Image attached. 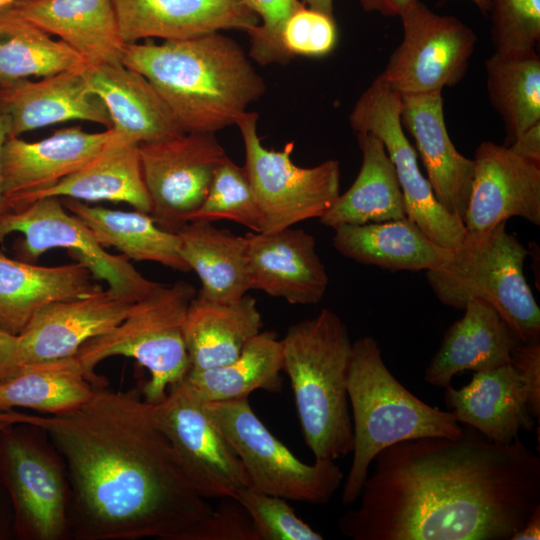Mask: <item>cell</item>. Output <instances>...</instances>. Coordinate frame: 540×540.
I'll list each match as a JSON object with an SVG mask.
<instances>
[{"instance_id":"obj_20","label":"cell","mask_w":540,"mask_h":540,"mask_svg":"<svg viewBox=\"0 0 540 540\" xmlns=\"http://www.w3.org/2000/svg\"><path fill=\"white\" fill-rule=\"evenodd\" d=\"M125 44L150 38L183 40L260 24L246 0H112Z\"/></svg>"},{"instance_id":"obj_19","label":"cell","mask_w":540,"mask_h":540,"mask_svg":"<svg viewBox=\"0 0 540 540\" xmlns=\"http://www.w3.org/2000/svg\"><path fill=\"white\" fill-rule=\"evenodd\" d=\"M245 237L250 289L290 304L314 305L322 300L329 278L311 234L288 227Z\"/></svg>"},{"instance_id":"obj_25","label":"cell","mask_w":540,"mask_h":540,"mask_svg":"<svg viewBox=\"0 0 540 540\" xmlns=\"http://www.w3.org/2000/svg\"><path fill=\"white\" fill-rule=\"evenodd\" d=\"M463 310L425 369L424 380L432 386L445 388L463 371L481 372L509 364L511 351L520 341L487 302L470 299Z\"/></svg>"},{"instance_id":"obj_49","label":"cell","mask_w":540,"mask_h":540,"mask_svg":"<svg viewBox=\"0 0 540 540\" xmlns=\"http://www.w3.org/2000/svg\"><path fill=\"white\" fill-rule=\"evenodd\" d=\"M302 2L310 9L335 17L333 0H302Z\"/></svg>"},{"instance_id":"obj_52","label":"cell","mask_w":540,"mask_h":540,"mask_svg":"<svg viewBox=\"0 0 540 540\" xmlns=\"http://www.w3.org/2000/svg\"><path fill=\"white\" fill-rule=\"evenodd\" d=\"M13 0H0V9L9 6Z\"/></svg>"},{"instance_id":"obj_3","label":"cell","mask_w":540,"mask_h":540,"mask_svg":"<svg viewBox=\"0 0 540 540\" xmlns=\"http://www.w3.org/2000/svg\"><path fill=\"white\" fill-rule=\"evenodd\" d=\"M122 63L149 80L184 133L236 124L266 91L243 48L220 32L126 44Z\"/></svg>"},{"instance_id":"obj_23","label":"cell","mask_w":540,"mask_h":540,"mask_svg":"<svg viewBox=\"0 0 540 540\" xmlns=\"http://www.w3.org/2000/svg\"><path fill=\"white\" fill-rule=\"evenodd\" d=\"M444 403L458 423L499 444L512 443L520 431H532L536 424L524 384L510 364L475 372L460 389L445 387Z\"/></svg>"},{"instance_id":"obj_13","label":"cell","mask_w":540,"mask_h":540,"mask_svg":"<svg viewBox=\"0 0 540 540\" xmlns=\"http://www.w3.org/2000/svg\"><path fill=\"white\" fill-rule=\"evenodd\" d=\"M150 404L157 426L203 498H236L241 489L250 486L237 453L186 379L171 386L160 402Z\"/></svg>"},{"instance_id":"obj_39","label":"cell","mask_w":540,"mask_h":540,"mask_svg":"<svg viewBox=\"0 0 540 540\" xmlns=\"http://www.w3.org/2000/svg\"><path fill=\"white\" fill-rule=\"evenodd\" d=\"M495 52L521 55L536 51L540 40V0H489Z\"/></svg>"},{"instance_id":"obj_45","label":"cell","mask_w":540,"mask_h":540,"mask_svg":"<svg viewBox=\"0 0 540 540\" xmlns=\"http://www.w3.org/2000/svg\"><path fill=\"white\" fill-rule=\"evenodd\" d=\"M22 367L17 336L0 330V384L17 375Z\"/></svg>"},{"instance_id":"obj_22","label":"cell","mask_w":540,"mask_h":540,"mask_svg":"<svg viewBox=\"0 0 540 540\" xmlns=\"http://www.w3.org/2000/svg\"><path fill=\"white\" fill-rule=\"evenodd\" d=\"M400 96L401 124L416 143L435 197L448 212L463 221L474 161L460 154L449 137L441 91Z\"/></svg>"},{"instance_id":"obj_40","label":"cell","mask_w":540,"mask_h":540,"mask_svg":"<svg viewBox=\"0 0 540 540\" xmlns=\"http://www.w3.org/2000/svg\"><path fill=\"white\" fill-rule=\"evenodd\" d=\"M249 513L258 540H322L323 536L299 518L286 499L265 494L251 486L236 498Z\"/></svg>"},{"instance_id":"obj_34","label":"cell","mask_w":540,"mask_h":540,"mask_svg":"<svg viewBox=\"0 0 540 540\" xmlns=\"http://www.w3.org/2000/svg\"><path fill=\"white\" fill-rule=\"evenodd\" d=\"M282 370L281 340L272 331H261L231 362L211 369H190L185 379L205 401H234L248 398L257 389L279 392Z\"/></svg>"},{"instance_id":"obj_47","label":"cell","mask_w":540,"mask_h":540,"mask_svg":"<svg viewBox=\"0 0 540 540\" xmlns=\"http://www.w3.org/2000/svg\"><path fill=\"white\" fill-rule=\"evenodd\" d=\"M366 12H378L384 16H400L417 0H358Z\"/></svg>"},{"instance_id":"obj_41","label":"cell","mask_w":540,"mask_h":540,"mask_svg":"<svg viewBox=\"0 0 540 540\" xmlns=\"http://www.w3.org/2000/svg\"><path fill=\"white\" fill-rule=\"evenodd\" d=\"M260 24L250 36L249 57L260 65L286 64L292 57L282 42V31L289 17L305 6L300 0H246Z\"/></svg>"},{"instance_id":"obj_7","label":"cell","mask_w":540,"mask_h":540,"mask_svg":"<svg viewBox=\"0 0 540 540\" xmlns=\"http://www.w3.org/2000/svg\"><path fill=\"white\" fill-rule=\"evenodd\" d=\"M528 250L506 230V222L468 233L442 268L426 279L438 300L463 310L470 299L490 304L521 341L540 340V308L525 279Z\"/></svg>"},{"instance_id":"obj_18","label":"cell","mask_w":540,"mask_h":540,"mask_svg":"<svg viewBox=\"0 0 540 540\" xmlns=\"http://www.w3.org/2000/svg\"><path fill=\"white\" fill-rule=\"evenodd\" d=\"M111 135L112 129L90 133L73 126L36 142L7 137L1 159L4 212L18 210L31 195L77 171L105 146Z\"/></svg>"},{"instance_id":"obj_2","label":"cell","mask_w":540,"mask_h":540,"mask_svg":"<svg viewBox=\"0 0 540 540\" xmlns=\"http://www.w3.org/2000/svg\"><path fill=\"white\" fill-rule=\"evenodd\" d=\"M4 412L6 423L41 427L61 454L70 539L189 540L212 510L135 389L94 388L87 401L58 414Z\"/></svg>"},{"instance_id":"obj_5","label":"cell","mask_w":540,"mask_h":540,"mask_svg":"<svg viewBox=\"0 0 540 540\" xmlns=\"http://www.w3.org/2000/svg\"><path fill=\"white\" fill-rule=\"evenodd\" d=\"M348 398L353 457L342 488L345 506L358 500L370 466L384 448L420 437H457L463 431L448 410L428 405L394 377L378 342L369 335L353 342Z\"/></svg>"},{"instance_id":"obj_24","label":"cell","mask_w":540,"mask_h":540,"mask_svg":"<svg viewBox=\"0 0 540 540\" xmlns=\"http://www.w3.org/2000/svg\"><path fill=\"white\" fill-rule=\"evenodd\" d=\"M84 77L107 109L111 129L128 141L149 143L184 133L149 80L123 63L89 66Z\"/></svg>"},{"instance_id":"obj_38","label":"cell","mask_w":540,"mask_h":540,"mask_svg":"<svg viewBox=\"0 0 540 540\" xmlns=\"http://www.w3.org/2000/svg\"><path fill=\"white\" fill-rule=\"evenodd\" d=\"M228 219L261 232V216L244 166L226 156L216 169L205 200L189 221Z\"/></svg>"},{"instance_id":"obj_8","label":"cell","mask_w":540,"mask_h":540,"mask_svg":"<svg viewBox=\"0 0 540 540\" xmlns=\"http://www.w3.org/2000/svg\"><path fill=\"white\" fill-rule=\"evenodd\" d=\"M205 410L237 453L255 490L313 505L327 504L344 481L334 460L306 464L253 412L248 398L204 400Z\"/></svg>"},{"instance_id":"obj_1","label":"cell","mask_w":540,"mask_h":540,"mask_svg":"<svg viewBox=\"0 0 540 540\" xmlns=\"http://www.w3.org/2000/svg\"><path fill=\"white\" fill-rule=\"evenodd\" d=\"M359 505L338 520L353 540H510L540 506V457L520 438L467 426L384 448Z\"/></svg>"},{"instance_id":"obj_46","label":"cell","mask_w":540,"mask_h":540,"mask_svg":"<svg viewBox=\"0 0 540 540\" xmlns=\"http://www.w3.org/2000/svg\"><path fill=\"white\" fill-rule=\"evenodd\" d=\"M508 148L517 156L540 165V122L522 132Z\"/></svg>"},{"instance_id":"obj_16","label":"cell","mask_w":540,"mask_h":540,"mask_svg":"<svg viewBox=\"0 0 540 540\" xmlns=\"http://www.w3.org/2000/svg\"><path fill=\"white\" fill-rule=\"evenodd\" d=\"M135 301L101 288L44 305L17 336L21 364L74 357L85 342L123 321Z\"/></svg>"},{"instance_id":"obj_42","label":"cell","mask_w":540,"mask_h":540,"mask_svg":"<svg viewBox=\"0 0 540 540\" xmlns=\"http://www.w3.org/2000/svg\"><path fill=\"white\" fill-rule=\"evenodd\" d=\"M337 37L335 17L306 6L289 17L282 31L284 48L292 58L325 56L335 48Z\"/></svg>"},{"instance_id":"obj_10","label":"cell","mask_w":540,"mask_h":540,"mask_svg":"<svg viewBox=\"0 0 540 540\" xmlns=\"http://www.w3.org/2000/svg\"><path fill=\"white\" fill-rule=\"evenodd\" d=\"M258 114L245 112L236 122L245 149L244 168L261 216V232H273L321 218L340 195V165L330 159L314 167L295 165L294 143L267 149L257 134Z\"/></svg>"},{"instance_id":"obj_11","label":"cell","mask_w":540,"mask_h":540,"mask_svg":"<svg viewBox=\"0 0 540 540\" xmlns=\"http://www.w3.org/2000/svg\"><path fill=\"white\" fill-rule=\"evenodd\" d=\"M401 107V96L376 77L355 103L350 126L355 133H371L382 141L395 169L407 218L433 242L454 250L463 243L467 230L437 200L420 171L416 151L401 124Z\"/></svg>"},{"instance_id":"obj_50","label":"cell","mask_w":540,"mask_h":540,"mask_svg":"<svg viewBox=\"0 0 540 540\" xmlns=\"http://www.w3.org/2000/svg\"><path fill=\"white\" fill-rule=\"evenodd\" d=\"M6 139H7V134L4 128L1 115H0V215L4 213L3 194H2V188H1V159H2L3 145Z\"/></svg>"},{"instance_id":"obj_21","label":"cell","mask_w":540,"mask_h":540,"mask_svg":"<svg viewBox=\"0 0 540 540\" xmlns=\"http://www.w3.org/2000/svg\"><path fill=\"white\" fill-rule=\"evenodd\" d=\"M84 71H66L38 81L20 79L0 86V115L7 137L71 120L111 129L107 109L89 92Z\"/></svg>"},{"instance_id":"obj_32","label":"cell","mask_w":540,"mask_h":540,"mask_svg":"<svg viewBox=\"0 0 540 540\" xmlns=\"http://www.w3.org/2000/svg\"><path fill=\"white\" fill-rule=\"evenodd\" d=\"M61 201L105 249L115 248L129 260L151 261L177 271H190L181 254L177 233L158 226L150 214L92 206L70 198Z\"/></svg>"},{"instance_id":"obj_36","label":"cell","mask_w":540,"mask_h":540,"mask_svg":"<svg viewBox=\"0 0 540 540\" xmlns=\"http://www.w3.org/2000/svg\"><path fill=\"white\" fill-rule=\"evenodd\" d=\"M94 386L75 357L23 365L0 384V411L15 407L47 414L72 410L87 401Z\"/></svg>"},{"instance_id":"obj_15","label":"cell","mask_w":540,"mask_h":540,"mask_svg":"<svg viewBox=\"0 0 540 540\" xmlns=\"http://www.w3.org/2000/svg\"><path fill=\"white\" fill-rule=\"evenodd\" d=\"M150 216L177 232L206 198L214 173L227 156L214 133H181L138 144Z\"/></svg>"},{"instance_id":"obj_17","label":"cell","mask_w":540,"mask_h":540,"mask_svg":"<svg viewBox=\"0 0 540 540\" xmlns=\"http://www.w3.org/2000/svg\"><path fill=\"white\" fill-rule=\"evenodd\" d=\"M474 174L463 218L468 233L486 232L511 217L540 225V165L508 147L483 141L474 156Z\"/></svg>"},{"instance_id":"obj_26","label":"cell","mask_w":540,"mask_h":540,"mask_svg":"<svg viewBox=\"0 0 540 540\" xmlns=\"http://www.w3.org/2000/svg\"><path fill=\"white\" fill-rule=\"evenodd\" d=\"M20 17L77 51L89 66L122 63L125 43L112 0H13Z\"/></svg>"},{"instance_id":"obj_53","label":"cell","mask_w":540,"mask_h":540,"mask_svg":"<svg viewBox=\"0 0 540 540\" xmlns=\"http://www.w3.org/2000/svg\"><path fill=\"white\" fill-rule=\"evenodd\" d=\"M8 425L9 424H7V423L0 422V430L4 429Z\"/></svg>"},{"instance_id":"obj_27","label":"cell","mask_w":540,"mask_h":540,"mask_svg":"<svg viewBox=\"0 0 540 540\" xmlns=\"http://www.w3.org/2000/svg\"><path fill=\"white\" fill-rule=\"evenodd\" d=\"M95 279L79 261L47 267L0 254V330L18 336L44 305L101 289Z\"/></svg>"},{"instance_id":"obj_43","label":"cell","mask_w":540,"mask_h":540,"mask_svg":"<svg viewBox=\"0 0 540 540\" xmlns=\"http://www.w3.org/2000/svg\"><path fill=\"white\" fill-rule=\"evenodd\" d=\"M189 540H258V536L244 506L235 498L224 497L197 524Z\"/></svg>"},{"instance_id":"obj_4","label":"cell","mask_w":540,"mask_h":540,"mask_svg":"<svg viewBox=\"0 0 540 540\" xmlns=\"http://www.w3.org/2000/svg\"><path fill=\"white\" fill-rule=\"evenodd\" d=\"M281 344L302 435L315 460L335 461L352 453L348 372L353 342L345 323L324 308L290 326Z\"/></svg>"},{"instance_id":"obj_12","label":"cell","mask_w":540,"mask_h":540,"mask_svg":"<svg viewBox=\"0 0 540 540\" xmlns=\"http://www.w3.org/2000/svg\"><path fill=\"white\" fill-rule=\"evenodd\" d=\"M399 17L403 39L377 78L399 95L457 85L474 52V31L455 16L433 12L420 0Z\"/></svg>"},{"instance_id":"obj_29","label":"cell","mask_w":540,"mask_h":540,"mask_svg":"<svg viewBox=\"0 0 540 540\" xmlns=\"http://www.w3.org/2000/svg\"><path fill=\"white\" fill-rule=\"evenodd\" d=\"M334 248L357 263L390 271H428L444 267L453 250L433 242L412 220L362 225H342L334 229Z\"/></svg>"},{"instance_id":"obj_44","label":"cell","mask_w":540,"mask_h":540,"mask_svg":"<svg viewBox=\"0 0 540 540\" xmlns=\"http://www.w3.org/2000/svg\"><path fill=\"white\" fill-rule=\"evenodd\" d=\"M509 364L519 374L526 390L529 411L539 422L540 340H520L511 351Z\"/></svg>"},{"instance_id":"obj_14","label":"cell","mask_w":540,"mask_h":540,"mask_svg":"<svg viewBox=\"0 0 540 540\" xmlns=\"http://www.w3.org/2000/svg\"><path fill=\"white\" fill-rule=\"evenodd\" d=\"M14 232L23 235L17 245L22 261L37 260L54 248L67 249L94 277L118 294L139 300L160 283L144 277L124 255L107 252L90 229L63 205L61 198L44 197L28 206L0 215V243Z\"/></svg>"},{"instance_id":"obj_6","label":"cell","mask_w":540,"mask_h":540,"mask_svg":"<svg viewBox=\"0 0 540 540\" xmlns=\"http://www.w3.org/2000/svg\"><path fill=\"white\" fill-rule=\"evenodd\" d=\"M196 294L185 281L160 283L135 301L117 326L85 342L74 357L94 388L104 387L95 367L112 356L133 358L149 371L141 393L149 403L160 402L171 386L185 379L190 361L183 327Z\"/></svg>"},{"instance_id":"obj_35","label":"cell","mask_w":540,"mask_h":540,"mask_svg":"<svg viewBox=\"0 0 540 540\" xmlns=\"http://www.w3.org/2000/svg\"><path fill=\"white\" fill-rule=\"evenodd\" d=\"M88 67L64 41L52 39L9 6L0 9V86L30 76L43 78Z\"/></svg>"},{"instance_id":"obj_28","label":"cell","mask_w":540,"mask_h":540,"mask_svg":"<svg viewBox=\"0 0 540 540\" xmlns=\"http://www.w3.org/2000/svg\"><path fill=\"white\" fill-rule=\"evenodd\" d=\"M44 197L88 202H124L135 210L148 214L151 212L138 144L128 141L113 130L105 146L91 160L55 185L28 197L19 209Z\"/></svg>"},{"instance_id":"obj_9","label":"cell","mask_w":540,"mask_h":540,"mask_svg":"<svg viewBox=\"0 0 540 540\" xmlns=\"http://www.w3.org/2000/svg\"><path fill=\"white\" fill-rule=\"evenodd\" d=\"M0 430V467L16 528L31 540L70 539V484L65 462L47 433L30 423Z\"/></svg>"},{"instance_id":"obj_33","label":"cell","mask_w":540,"mask_h":540,"mask_svg":"<svg viewBox=\"0 0 540 540\" xmlns=\"http://www.w3.org/2000/svg\"><path fill=\"white\" fill-rule=\"evenodd\" d=\"M176 233L184 260L201 281L198 295L228 302L250 290L245 236L207 221H189Z\"/></svg>"},{"instance_id":"obj_51","label":"cell","mask_w":540,"mask_h":540,"mask_svg":"<svg viewBox=\"0 0 540 540\" xmlns=\"http://www.w3.org/2000/svg\"><path fill=\"white\" fill-rule=\"evenodd\" d=\"M476 7L480 10L482 14H487L490 12V1L489 0H470Z\"/></svg>"},{"instance_id":"obj_31","label":"cell","mask_w":540,"mask_h":540,"mask_svg":"<svg viewBox=\"0 0 540 540\" xmlns=\"http://www.w3.org/2000/svg\"><path fill=\"white\" fill-rule=\"evenodd\" d=\"M362 164L353 184L319 218L333 229L406 218L403 194L382 141L371 133H356Z\"/></svg>"},{"instance_id":"obj_30","label":"cell","mask_w":540,"mask_h":540,"mask_svg":"<svg viewBox=\"0 0 540 540\" xmlns=\"http://www.w3.org/2000/svg\"><path fill=\"white\" fill-rule=\"evenodd\" d=\"M262 326L253 297L245 294L220 302L197 293L189 304L183 327L190 369H211L231 362Z\"/></svg>"},{"instance_id":"obj_48","label":"cell","mask_w":540,"mask_h":540,"mask_svg":"<svg viewBox=\"0 0 540 540\" xmlns=\"http://www.w3.org/2000/svg\"><path fill=\"white\" fill-rule=\"evenodd\" d=\"M540 539V506L531 513L524 526L510 540H539Z\"/></svg>"},{"instance_id":"obj_37","label":"cell","mask_w":540,"mask_h":540,"mask_svg":"<svg viewBox=\"0 0 540 540\" xmlns=\"http://www.w3.org/2000/svg\"><path fill=\"white\" fill-rule=\"evenodd\" d=\"M489 101L499 113L511 143L540 122V57L536 51L521 55L494 52L485 61Z\"/></svg>"}]
</instances>
